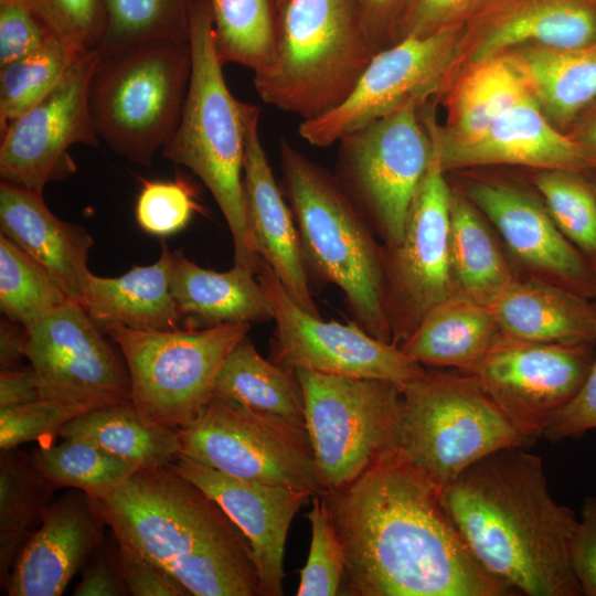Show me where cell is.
Masks as SVG:
<instances>
[{"label": "cell", "instance_id": "obj_52", "mask_svg": "<svg viewBox=\"0 0 596 596\" xmlns=\"http://www.w3.org/2000/svg\"><path fill=\"white\" fill-rule=\"evenodd\" d=\"M365 34L379 52L394 44L407 0H355Z\"/></svg>", "mask_w": 596, "mask_h": 596}, {"label": "cell", "instance_id": "obj_37", "mask_svg": "<svg viewBox=\"0 0 596 596\" xmlns=\"http://www.w3.org/2000/svg\"><path fill=\"white\" fill-rule=\"evenodd\" d=\"M72 300L35 259L0 236V309L7 319L30 329Z\"/></svg>", "mask_w": 596, "mask_h": 596}, {"label": "cell", "instance_id": "obj_40", "mask_svg": "<svg viewBox=\"0 0 596 596\" xmlns=\"http://www.w3.org/2000/svg\"><path fill=\"white\" fill-rule=\"evenodd\" d=\"M533 184L563 235L596 266V192L587 173L538 170Z\"/></svg>", "mask_w": 596, "mask_h": 596}, {"label": "cell", "instance_id": "obj_36", "mask_svg": "<svg viewBox=\"0 0 596 596\" xmlns=\"http://www.w3.org/2000/svg\"><path fill=\"white\" fill-rule=\"evenodd\" d=\"M214 45L224 65L236 63L268 74L275 66L279 7L277 0H210Z\"/></svg>", "mask_w": 596, "mask_h": 596}, {"label": "cell", "instance_id": "obj_32", "mask_svg": "<svg viewBox=\"0 0 596 596\" xmlns=\"http://www.w3.org/2000/svg\"><path fill=\"white\" fill-rule=\"evenodd\" d=\"M213 397L306 428L304 395L295 370L264 359L248 337L225 358Z\"/></svg>", "mask_w": 596, "mask_h": 596}, {"label": "cell", "instance_id": "obj_15", "mask_svg": "<svg viewBox=\"0 0 596 596\" xmlns=\"http://www.w3.org/2000/svg\"><path fill=\"white\" fill-rule=\"evenodd\" d=\"M257 278L274 309L273 362L292 370L380 379L401 387L424 372L400 347L371 336L356 322L324 321L299 307L263 260Z\"/></svg>", "mask_w": 596, "mask_h": 596}, {"label": "cell", "instance_id": "obj_7", "mask_svg": "<svg viewBox=\"0 0 596 596\" xmlns=\"http://www.w3.org/2000/svg\"><path fill=\"white\" fill-rule=\"evenodd\" d=\"M98 55L88 89L96 131L115 153L149 167L182 113L190 43L159 41Z\"/></svg>", "mask_w": 596, "mask_h": 596}, {"label": "cell", "instance_id": "obj_53", "mask_svg": "<svg viewBox=\"0 0 596 596\" xmlns=\"http://www.w3.org/2000/svg\"><path fill=\"white\" fill-rule=\"evenodd\" d=\"M41 400L38 380L32 368L20 366L1 370L0 408Z\"/></svg>", "mask_w": 596, "mask_h": 596}, {"label": "cell", "instance_id": "obj_34", "mask_svg": "<svg viewBox=\"0 0 596 596\" xmlns=\"http://www.w3.org/2000/svg\"><path fill=\"white\" fill-rule=\"evenodd\" d=\"M483 219L464 192L451 188L450 266L455 292L491 306L518 275Z\"/></svg>", "mask_w": 596, "mask_h": 596}, {"label": "cell", "instance_id": "obj_56", "mask_svg": "<svg viewBox=\"0 0 596 596\" xmlns=\"http://www.w3.org/2000/svg\"><path fill=\"white\" fill-rule=\"evenodd\" d=\"M587 175L593 184V188L596 192V171H590V172H587Z\"/></svg>", "mask_w": 596, "mask_h": 596}, {"label": "cell", "instance_id": "obj_29", "mask_svg": "<svg viewBox=\"0 0 596 596\" xmlns=\"http://www.w3.org/2000/svg\"><path fill=\"white\" fill-rule=\"evenodd\" d=\"M447 118L436 132L447 139L473 137L515 105L534 95L529 79L512 51L478 61L462 70L439 95ZM535 99V98H534Z\"/></svg>", "mask_w": 596, "mask_h": 596}, {"label": "cell", "instance_id": "obj_6", "mask_svg": "<svg viewBox=\"0 0 596 596\" xmlns=\"http://www.w3.org/2000/svg\"><path fill=\"white\" fill-rule=\"evenodd\" d=\"M375 53L355 0H289L279 9L275 66L254 86L265 104L312 120L349 97Z\"/></svg>", "mask_w": 596, "mask_h": 596}, {"label": "cell", "instance_id": "obj_42", "mask_svg": "<svg viewBox=\"0 0 596 596\" xmlns=\"http://www.w3.org/2000/svg\"><path fill=\"white\" fill-rule=\"evenodd\" d=\"M47 34L74 53L96 50L106 30L104 0H23Z\"/></svg>", "mask_w": 596, "mask_h": 596}, {"label": "cell", "instance_id": "obj_57", "mask_svg": "<svg viewBox=\"0 0 596 596\" xmlns=\"http://www.w3.org/2000/svg\"><path fill=\"white\" fill-rule=\"evenodd\" d=\"M289 0H277V3H278V7L279 9L286 3L288 2Z\"/></svg>", "mask_w": 596, "mask_h": 596}, {"label": "cell", "instance_id": "obj_27", "mask_svg": "<svg viewBox=\"0 0 596 596\" xmlns=\"http://www.w3.org/2000/svg\"><path fill=\"white\" fill-rule=\"evenodd\" d=\"M490 308L504 336L539 342L594 340L596 301L555 284L519 276Z\"/></svg>", "mask_w": 596, "mask_h": 596}, {"label": "cell", "instance_id": "obj_13", "mask_svg": "<svg viewBox=\"0 0 596 596\" xmlns=\"http://www.w3.org/2000/svg\"><path fill=\"white\" fill-rule=\"evenodd\" d=\"M445 173L432 150L402 240L391 247L383 245L384 309L392 343L397 347L432 308L455 294L450 266L451 188Z\"/></svg>", "mask_w": 596, "mask_h": 596}, {"label": "cell", "instance_id": "obj_50", "mask_svg": "<svg viewBox=\"0 0 596 596\" xmlns=\"http://www.w3.org/2000/svg\"><path fill=\"white\" fill-rule=\"evenodd\" d=\"M596 428V345L585 382L575 397L556 415L543 436L552 441L577 437Z\"/></svg>", "mask_w": 596, "mask_h": 596}, {"label": "cell", "instance_id": "obj_23", "mask_svg": "<svg viewBox=\"0 0 596 596\" xmlns=\"http://www.w3.org/2000/svg\"><path fill=\"white\" fill-rule=\"evenodd\" d=\"M244 119L243 189L249 231L260 259L291 299L320 317L312 299L298 230L278 187L259 137V108L242 102Z\"/></svg>", "mask_w": 596, "mask_h": 596}, {"label": "cell", "instance_id": "obj_48", "mask_svg": "<svg viewBox=\"0 0 596 596\" xmlns=\"http://www.w3.org/2000/svg\"><path fill=\"white\" fill-rule=\"evenodd\" d=\"M117 560L129 595L192 596L170 573L128 545L117 542Z\"/></svg>", "mask_w": 596, "mask_h": 596}, {"label": "cell", "instance_id": "obj_45", "mask_svg": "<svg viewBox=\"0 0 596 596\" xmlns=\"http://www.w3.org/2000/svg\"><path fill=\"white\" fill-rule=\"evenodd\" d=\"M94 408L88 404L46 398L0 408V449L6 451L60 435L70 421Z\"/></svg>", "mask_w": 596, "mask_h": 596}, {"label": "cell", "instance_id": "obj_22", "mask_svg": "<svg viewBox=\"0 0 596 596\" xmlns=\"http://www.w3.org/2000/svg\"><path fill=\"white\" fill-rule=\"evenodd\" d=\"M171 467L211 497L245 534L253 550L260 595H283L288 530L313 496L292 487L236 478L182 455Z\"/></svg>", "mask_w": 596, "mask_h": 596}, {"label": "cell", "instance_id": "obj_10", "mask_svg": "<svg viewBox=\"0 0 596 596\" xmlns=\"http://www.w3.org/2000/svg\"><path fill=\"white\" fill-rule=\"evenodd\" d=\"M249 329L245 322L185 330L109 326L103 331L120 349L134 406L149 421L180 429L213 398L221 365Z\"/></svg>", "mask_w": 596, "mask_h": 596}, {"label": "cell", "instance_id": "obj_17", "mask_svg": "<svg viewBox=\"0 0 596 596\" xmlns=\"http://www.w3.org/2000/svg\"><path fill=\"white\" fill-rule=\"evenodd\" d=\"M98 56L97 50L79 53L56 86L0 132L1 181L42 193L76 171L73 145H99L88 105Z\"/></svg>", "mask_w": 596, "mask_h": 596}, {"label": "cell", "instance_id": "obj_55", "mask_svg": "<svg viewBox=\"0 0 596 596\" xmlns=\"http://www.w3.org/2000/svg\"><path fill=\"white\" fill-rule=\"evenodd\" d=\"M581 121L576 130L571 134L588 152L596 164V104H594Z\"/></svg>", "mask_w": 596, "mask_h": 596}, {"label": "cell", "instance_id": "obj_46", "mask_svg": "<svg viewBox=\"0 0 596 596\" xmlns=\"http://www.w3.org/2000/svg\"><path fill=\"white\" fill-rule=\"evenodd\" d=\"M485 0H407L394 44L408 36H427L462 26Z\"/></svg>", "mask_w": 596, "mask_h": 596}, {"label": "cell", "instance_id": "obj_30", "mask_svg": "<svg viewBox=\"0 0 596 596\" xmlns=\"http://www.w3.org/2000/svg\"><path fill=\"white\" fill-rule=\"evenodd\" d=\"M502 334L490 306L455 292L432 308L400 348L422 365L467 372Z\"/></svg>", "mask_w": 596, "mask_h": 596}, {"label": "cell", "instance_id": "obj_1", "mask_svg": "<svg viewBox=\"0 0 596 596\" xmlns=\"http://www.w3.org/2000/svg\"><path fill=\"white\" fill-rule=\"evenodd\" d=\"M356 596H507L517 593L476 560L443 487L400 450L323 494Z\"/></svg>", "mask_w": 596, "mask_h": 596}, {"label": "cell", "instance_id": "obj_21", "mask_svg": "<svg viewBox=\"0 0 596 596\" xmlns=\"http://www.w3.org/2000/svg\"><path fill=\"white\" fill-rule=\"evenodd\" d=\"M596 41V0H485L462 24L441 92L466 67L515 47ZM438 95V96H439Z\"/></svg>", "mask_w": 596, "mask_h": 596}, {"label": "cell", "instance_id": "obj_41", "mask_svg": "<svg viewBox=\"0 0 596 596\" xmlns=\"http://www.w3.org/2000/svg\"><path fill=\"white\" fill-rule=\"evenodd\" d=\"M78 54L51 39L36 52L0 67V132L49 94Z\"/></svg>", "mask_w": 596, "mask_h": 596}, {"label": "cell", "instance_id": "obj_39", "mask_svg": "<svg viewBox=\"0 0 596 596\" xmlns=\"http://www.w3.org/2000/svg\"><path fill=\"white\" fill-rule=\"evenodd\" d=\"M31 458L56 487L75 488L91 498L116 488L139 470L98 446L76 438H65L57 445H42Z\"/></svg>", "mask_w": 596, "mask_h": 596}, {"label": "cell", "instance_id": "obj_9", "mask_svg": "<svg viewBox=\"0 0 596 596\" xmlns=\"http://www.w3.org/2000/svg\"><path fill=\"white\" fill-rule=\"evenodd\" d=\"M306 429L327 490L343 487L400 450L403 393L380 379L295 369Z\"/></svg>", "mask_w": 596, "mask_h": 596}, {"label": "cell", "instance_id": "obj_33", "mask_svg": "<svg viewBox=\"0 0 596 596\" xmlns=\"http://www.w3.org/2000/svg\"><path fill=\"white\" fill-rule=\"evenodd\" d=\"M60 436L87 440L138 469L169 466L180 455L179 429L149 421L131 401L91 409L70 421Z\"/></svg>", "mask_w": 596, "mask_h": 596}, {"label": "cell", "instance_id": "obj_35", "mask_svg": "<svg viewBox=\"0 0 596 596\" xmlns=\"http://www.w3.org/2000/svg\"><path fill=\"white\" fill-rule=\"evenodd\" d=\"M57 487L33 464L31 455L15 448L0 460V576L8 586L15 561L41 524Z\"/></svg>", "mask_w": 596, "mask_h": 596}, {"label": "cell", "instance_id": "obj_51", "mask_svg": "<svg viewBox=\"0 0 596 596\" xmlns=\"http://www.w3.org/2000/svg\"><path fill=\"white\" fill-rule=\"evenodd\" d=\"M75 596L129 595L117 560V549L102 544L83 567Z\"/></svg>", "mask_w": 596, "mask_h": 596}, {"label": "cell", "instance_id": "obj_19", "mask_svg": "<svg viewBox=\"0 0 596 596\" xmlns=\"http://www.w3.org/2000/svg\"><path fill=\"white\" fill-rule=\"evenodd\" d=\"M466 196L496 227L512 257L539 278L596 298V266L556 226L542 200L501 182L473 180Z\"/></svg>", "mask_w": 596, "mask_h": 596}, {"label": "cell", "instance_id": "obj_12", "mask_svg": "<svg viewBox=\"0 0 596 596\" xmlns=\"http://www.w3.org/2000/svg\"><path fill=\"white\" fill-rule=\"evenodd\" d=\"M180 455L223 473L323 494L306 428L213 397L179 429Z\"/></svg>", "mask_w": 596, "mask_h": 596}, {"label": "cell", "instance_id": "obj_4", "mask_svg": "<svg viewBox=\"0 0 596 596\" xmlns=\"http://www.w3.org/2000/svg\"><path fill=\"white\" fill-rule=\"evenodd\" d=\"M283 193L298 230L307 274L337 286L371 336L392 343L384 309V249L334 174L280 142Z\"/></svg>", "mask_w": 596, "mask_h": 596}, {"label": "cell", "instance_id": "obj_20", "mask_svg": "<svg viewBox=\"0 0 596 596\" xmlns=\"http://www.w3.org/2000/svg\"><path fill=\"white\" fill-rule=\"evenodd\" d=\"M422 110L421 118L445 172L496 164L596 171L585 148L571 134L557 128L534 98L510 108L483 131L467 139L440 137L434 127V106L424 105Z\"/></svg>", "mask_w": 596, "mask_h": 596}, {"label": "cell", "instance_id": "obj_31", "mask_svg": "<svg viewBox=\"0 0 596 596\" xmlns=\"http://www.w3.org/2000/svg\"><path fill=\"white\" fill-rule=\"evenodd\" d=\"M510 51L540 108L557 128L564 130L596 104V41L575 47L528 44Z\"/></svg>", "mask_w": 596, "mask_h": 596}, {"label": "cell", "instance_id": "obj_43", "mask_svg": "<svg viewBox=\"0 0 596 596\" xmlns=\"http://www.w3.org/2000/svg\"><path fill=\"white\" fill-rule=\"evenodd\" d=\"M307 514L311 541L307 562L300 571L298 596H334L344 575V554L323 496L311 498Z\"/></svg>", "mask_w": 596, "mask_h": 596}, {"label": "cell", "instance_id": "obj_54", "mask_svg": "<svg viewBox=\"0 0 596 596\" xmlns=\"http://www.w3.org/2000/svg\"><path fill=\"white\" fill-rule=\"evenodd\" d=\"M23 358H26V330L2 317L0 326L1 370L20 366Z\"/></svg>", "mask_w": 596, "mask_h": 596}, {"label": "cell", "instance_id": "obj_3", "mask_svg": "<svg viewBox=\"0 0 596 596\" xmlns=\"http://www.w3.org/2000/svg\"><path fill=\"white\" fill-rule=\"evenodd\" d=\"M91 499L118 543L166 570L192 596L260 595L245 534L171 465L139 469Z\"/></svg>", "mask_w": 596, "mask_h": 596}, {"label": "cell", "instance_id": "obj_11", "mask_svg": "<svg viewBox=\"0 0 596 596\" xmlns=\"http://www.w3.org/2000/svg\"><path fill=\"white\" fill-rule=\"evenodd\" d=\"M408 103L341 138L336 178L384 246L403 236L411 203L432 159V140Z\"/></svg>", "mask_w": 596, "mask_h": 596}, {"label": "cell", "instance_id": "obj_44", "mask_svg": "<svg viewBox=\"0 0 596 596\" xmlns=\"http://www.w3.org/2000/svg\"><path fill=\"white\" fill-rule=\"evenodd\" d=\"M136 220L147 233L168 236L183 230L194 213L203 212L192 184L179 177L171 181L141 180Z\"/></svg>", "mask_w": 596, "mask_h": 596}, {"label": "cell", "instance_id": "obj_24", "mask_svg": "<svg viewBox=\"0 0 596 596\" xmlns=\"http://www.w3.org/2000/svg\"><path fill=\"white\" fill-rule=\"evenodd\" d=\"M105 525L83 491L65 493L52 502L15 561L7 595H62L103 544Z\"/></svg>", "mask_w": 596, "mask_h": 596}, {"label": "cell", "instance_id": "obj_25", "mask_svg": "<svg viewBox=\"0 0 596 596\" xmlns=\"http://www.w3.org/2000/svg\"><path fill=\"white\" fill-rule=\"evenodd\" d=\"M1 234L42 265L68 298L82 305L92 235L81 225L56 217L42 193L0 183Z\"/></svg>", "mask_w": 596, "mask_h": 596}, {"label": "cell", "instance_id": "obj_26", "mask_svg": "<svg viewBox=\"0 0 596 596\" xmlns=\"http://www.w3.org/2000/svg\"><path fill=\"white\" fill-rule=\"evenodd\" d=\"M172 252L161 242L158 260L119 277L89 274L82 306L100 330L123 326L135 330H171L181 319L171 292Z\"/></svg>", "mask_w": 596, "mask_h": 596}, {"label": "cell", "instance_id": "obj_28", "mask_svg": "<svg viewBox=\"0 0 596 596\" xmlns=\"http://www.w3.org/2000/svg\"><path fill=\"white\" fill-rule=\"evenodd\" d=\"M171 292L180 317L205 327L274 317L256 274L237 265L226 272L203 268L178 249L172 252Z\"/></svg>", "mask_w": 596, "mask_h": 596}, {"label": "cell", "instance_id": "obj_47", "mask_svg": "<svg viewBox=\"0 0 596 596\" xmlns=\"http://www.w3.org/2000/svg\"><path fill=\"white\" fill-rule=\"evenodd\" d=\"M51 39L23 0H0V67L36 52Z\"/></svg>", "mask_w": 596, "mask_h": 596}, {"label": "cell", "instance_id": "obj_2", "mask_svg": "<svg viewBox=\"0 0 596 596\" xmlns=\"http://www.w3.org/2000/svg\"><path fill=\"white\" fill-rule=\"evenodd\" d=\"M443 498L476 560L517 594L582 596L570 561L578 518L552 498L539 456L499 449L443 487Z\"/></svg>", "mask_w": 596, "mask_h": 596}, {"label": "cell", "instance_id": "obj_8", "mask_svg": "<svg viewBox=\"0 0 596 596\" xmlns=\"http://www.w3.org/2000/svg\"><path fill=\"white\" fill-rule=\"evenodd\" d=\"M400 451L439 486L479 459L529 444L468 374L427 370L402 387Z\"/></svg>", "mask_w": 596, "mask_h": 596}, {"label": "cell", "instance_id": "obj_18", "mask_svg": "<svg viewBox=\"0 0 596 596\" xmlns=\"http://www.w3.org/2000/svg\"><path fill=\"white\" fill-rule=\"evenodd\" d=\"M26 359L41 398L95 407L131 401L128 369L77 302L26 330Z\"/></svg>", "mask_w": 596, "mask_h": 596}, {"label": "cell", "instance_id": "obj_16", "mask_svg": "<svg viewBox=\"0 0 596 596\" xmlns=\"http://www.w3.org/2000/svg\"><path fill=\"white\" fill-rule=\"evenodd\" d=\"M460 30L408 36L375 53L349 97L328 114L301 121L300 137L324 148L408 103L423 107L441 91Z\"/></svg>", "mask_w": 596, "mask_h": 596}, {"label": "cell", "instance_id": "obj_49", "mask_svg": "<svg viewBox=\"0 0 596 596\" xmlns=\"http://www.w3.org/2000/svg\"><path fill=\"white\" fill-rule=\"evenodd\" d=\"M570 561L584 596H596V496L587 497L570 544Z\"/></svg>", "mask_w": 596, "mask_h": 596}, {"label": "cell", "instance_id": "obj_14", "mask_svg": "<svg viewBox=\"0 0 596 596\" xmlns=\"http://www.w3.org/2000/svg\"><path fill=\"white\" fill-rule=\"evenodd\" d=\"M594 340L539 342L502 334L470 375L530 445L575 397L595 355Z\"/></svg>", "mask_w": 596, "mask_h": 596}, {"label": "cell", "instance_id": "obj_5", "mask_svg": "<svg viewBox=\"0 0 596 596\" xmlns=\"http://www.w3.org/2000/svg\"><path fill=\"white\" fill-rule=\"evenodd\" d=\"M192 67L177 128L161 155L199 177L219 205L232 235L234 265L258 274L262 259L249 231L244 189L242 102L230 92L214 45L210 0H191Z\"/></svg>", "mask_w": 596, "mask_h": 596}, {"label": "cell", "instance_id": "obj_38", "mask_svg": "<svg viewBox=\"0 0 596 596\" xmlns=\"http://www.w3.org/2000/svg\"><path fill=\"white\" fill-rule=\"evenodd\" d=\"M106 30L99 54L159 42H189L191 0H104Z\"/></svg>", "mask_w": 596, "mask_h": 596}]
</instances>
